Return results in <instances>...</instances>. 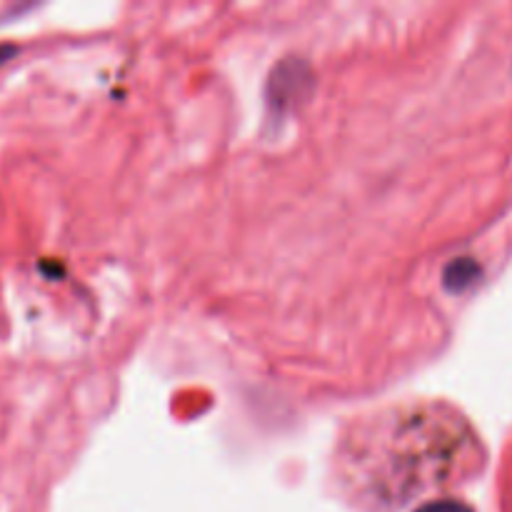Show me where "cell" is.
<instances>
[{
  "instance_id": "cell-1",
  "label": "cell",
  "mask_w": 512,
  "mask_h": 512,
  "mask_svg": "<svg viewBox=\"0 0 512 512\" xmlns=\"http://www.w3.org/2000/svg\"><path fill=\"white\" fill-rule=\"evenodd\" d=\"M315 88L313 68L305 58L288 55L273 65L265 83V103L273 118H285L310 98Z\"/></svg>"
},
{
  "instance_id": "cell-2",
  "label": "cell",
  "mask_w": 512,
  "mask_h": 512,
  "mask_svg": "<svg viewBox=\"0 0 512 512\" xmlns=\"http://www.w3.org/2000/svg\"><path fill=\"white\" fill-rule=\"evenodd\" d=\"M480 278V265L475 258H453L443 270V285L450 290V293H463L468 290L475 280Z\"/></svg>"
},
{
  "instance_id": "cell-3",
  "label": "cell",
  "mask_w": 512,
  "mask_h": 512,
  "mask_svg": "<svg viewBox=\"0 0 512 512\" xmlns=\"http://www.w3.org/2000/svg\"><path fill=\"white\" fill-rule=\"evenodd\" d=\"M15 53H18V45H15V43H0V65L8 63V60L13 58Z\"/></svg>"
}]
</instances>
